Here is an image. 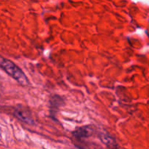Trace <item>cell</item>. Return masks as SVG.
<instances>
[{
    "label": "cell",
    "mask_w": 149,
    "mask_h": 149,
    "mask_svg": "<svg viewBox=\"0 0 149 149\" xmlns=\"http://www.w3.org/2000/svg\"><path fill=\"white\" fill-rule=\"evenodd\" d=\"M0 64H1V68L4 69L10 77L18 81L20 84L23 85H28L29 84L27 77H26L23 71L13 61L1 57Z\"/></svg>",
    "instance_id": "1"
},
{
    "label": "cell",
    "mask_w": 149,
    "mask_h": 149,
    "mask_svg": "<svg viewBox=\"0 0 149 149\" xmlns=\"http://www.w3.org/2000/svg\"><path fill=\"white\" fill-rule=\"evenodd\" d=\"M14 115L22 122L29 125H34L33 119L31 115L30 111L22 106H18L14 111Z\"/></svg>",
    "instance_id": "2"
},
{
    "label": "cell",
    "mask_w": 149,
    "mask_h": 149,
    "mask_svg": "<svg viewBox=\"0 0 149 149\" xmlns=\"http://www.w3.org/2000/svg\"><path fill=\"white\" fill-rule=\"evenodd\" d=\"M93 128L90 126H84L79 127L74 131V135L77 139H84L91 136L93 134Z\"/></svg>",
    "instance_id": "3"
},
{
    "label": "cell",
    "mask_w": 149,
    "mask_h": 149,
    "mask_svg": "<svg viewBox=\"0 0 149 149\" xmlns=\"http://www.w3.org/2000/svg\"><path fill=\"white\" fill-rule=\"evenodd\" d=\"M101 141L104 143V144H106L109 147H116V144L114 143L113 141L111 140V138L109 136H108L106 134H103L101 135V138H100Z\"/></svg>",
    "instance_id": "4"
}]
</instances>
